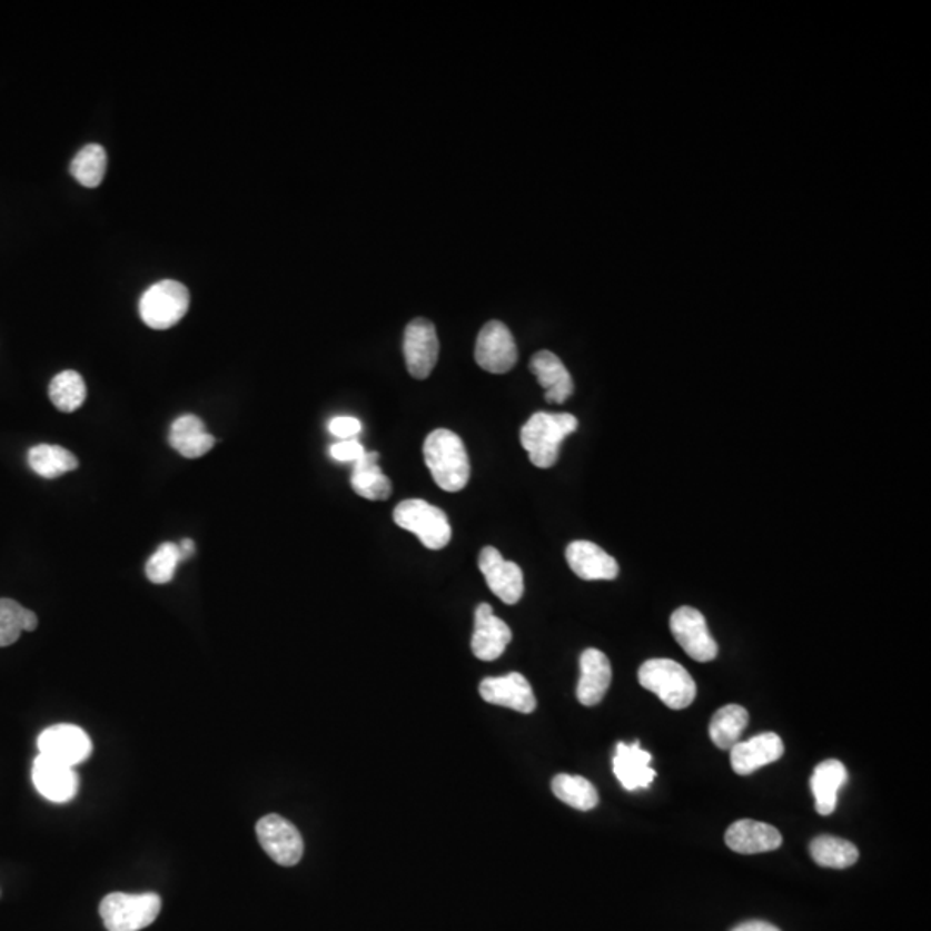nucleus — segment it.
Returning a JSON list of instances; mask_svg holds the SVG:
<instances>
[{"label":"nucleus","instance_id":"f704fd0d","mask_svg":"<svg viewBox=\"0 0 931 931\" xmlns=\"http://www.w3.org/2000/svg\"><path fill=\"white\" fill-rule=\"evenodd\" d=\"M732 931H780L773 924L764 923V921H747V923L739 924Z\"/></svg>","mask_w":931,"mask_h":931},{"label":"nucleus","instance_id":"0eeeda50","mask_svg":"<svg viewBox=\"0 0 931 931\" xmlns=\"http://www.w3.org/2000/svg\"><path fill=\"white\" fill-rule=\"evenodd\" d=\"M257 839L266 854L280 866H296L303 859L304 840L290 821L278 814H268L256 824Z\"/></svg>","mask_w":931,"mask_h":931},{"label":"nucleus","instance_id":"4468645a","mask_svg":"<svg viewBox=\"0 0 931 931\" xmlns=\"http://www.w3.org/2000/svg\"><path fill=\"white\" fill-rule=\"evenodd\" d=\"M479 695L488 704L501 705L517 713L529 714L537 710V699L533 694L532 685L519 673L483 680L479 683Z\"/></svg>","mask_w":931,"mask_h":931},{"label":"nucleus","instance_id":"423d86ee","mask_svg":"<svg viewBox=\"0 0 931 931\" xmlns=\"http://www.w3.org/2000/svg\"><path fill=\"white\" fill-rule=\"evenodd\" d=\"M190 291L180 281L153 284L140 299V318L152 330H168L187 315Z\"/></svg>","mask_w":931,"mask_h":931},{"label":"nucleus","instance_id":"f257e3e1","mask_svg":"<svg viewBox=\"0 0 931 931\" xmlns=\"http://www.w3.org/2000/svg\"><path fill=\"white\" fill-rule=\"evenodd\" d=\"M423 456L432 478L445 492H460L469 482L468 450L459 435L438 428L426 437Z\"/></svg>","mask_w":931,"mask_h":931},{"label":"nucleus","instance_id":"c9c22d12","mask_svg":"<svg viewBox=\"0 0 931 931\" xmlns=\"http://www.w3.org/2000/svg\"><path fill=\"white\" fill-rule=\"evenodd\" d=\"M178 547H180L181 559L184 561L190 559L194 556V552H196V544L190 538H184Z\"/></svg>","mask_w":931,"mask_h":931},{"label":"nucleus","instance_id":"f3484780","mask_svg":"<svg viewBox=\"0 0 931 931\" xmlns=\"http://www.w3.org/2000/svg\"><path fill=\"white\" fill-rule=\"evenodd\" d=\"M730 763L736 774H752L767 764L776 763L785 752L782 739L776 733H763L752 736L751 740L739 742L735 747L730 749Z\"/></svg>","mask_w":931,"mask_h":931},{"label":"nucleus","instance_id":"dca6fc26","mask_svg":"<svg viewBox=\"0 0 931 931\" xmlns=\"http://www.w3.org/2000/svg\"><path fill=\"white\" fill-rule=\"evenodd\" d=\"M566 561L572 572L586 582L616 580L620 575L617 561L594 542H572L566 548Z\"/></svg>","mask_w":931,"mask_h":931},{"label":"nucleus","instance_id":"9b49d317","mask_svg":"<svg viewBox=\"0 0 931 931\" xmlns=\"http://www.w3.org/2000/svg\"><path fill=\"white\" fill-rule=\"evenodd\" d=\"M92 740L77 724H55L39 736L40 754L66 766H77L92 754Z\"/></svg>","mask_w":931,"mask_h":931},{"label":"nucleus","instance_id":"5701e85b","mask_svg":"<svg viewBox=\"0 0 931 931\" xmlns=\"http://www.w3.org/2000/svg\"><path fill=\"white\" fill-rule=\"evenodd\" d=\"M848 782V770L836 759L824 761L814 770L811 790L816 799L818 813L830 816L839 802V790Z\"/></svg>","mask_w":931,"mask_h":931},{"label":"nucleus","instance_id":"ddd939ff","mask_svg":"<svg viewBox=\"0 0 931 931\" xmlns=\"http://www.w3.org/2000/svg\"><path fill=\"white\" fill-rule=\"evenodd\" d=\"M31 780L37 792L47 801L62 804L77 798V771L47 755L39 754V757H34Z\"/></svg>","mask_w":931,"mask_h":931},{"label":"nucleus","instance_id":"20e7f679","mask_svg":"<svg viewBox=\"0 0 931 931\" xmlns=\"http://www.w3.org/2000/svg\"><path fill=\"white\" fill-rule=\"evenodd\" d=\"M162 902L158 893L115 892L100 902V918L108 931H140L158 920Z\"/></svg>","mask_w":931,"mask_h":931},{"label":"nucleus","instance_id":"72a5a7b5","mask_svg":"<svg viewBox=\"0 0 931 931\" xmlns=\"http://www.w3.org/2000/svg\"><path fill=\"white\" fill-rule=\"evenodd\" d=\"M328 429L334 437L340 438V440H350V438L360 434V422L350 418V416H338V418L331 419Z\"/></svg>","mask_w":931,"mask_h":931},{"label":"nucleus","instance_id":"7ed1b4c3","mask_svg":"<svg viewBox=\"0 0 931 931\" xmlns=\"http://www.w3.org/2000/svg\"><path fill=\"white\" fill-rule=\"evenodd\" d=\"M638 682L645 690L657 695L670 710H685L697 695L694 679L676 661H645L638 670Z\"/></svg>","mask_w":931,"mask_h":931},{"label":"nucleus","instance_id":"2f4dec72","mask_svg":"<svg viewBox=\"0 0 931 931\" xmlns=\"http://www.w3.org/2000/svg\"><path fill=\"white\" fill-rule=\"evenodd\" d=\"M180 547L177 544L159 545L158 551L153 552L150 559L147 561L146 575L147 578L158 585L171 582L177 573L178 564L181 563Z\"/></svg>","mask_w":931,"mask_h":931},{"label":"nucleus","instance_id":"a211bd4d","mask_svg":"<svg viewBox=\"0 0 931 931\" xmlns=\"http://www.w3.org/2000/svg\"><path fill=\"white\" fill-rule=\"evenodd\" d=\"M580 671L582 675L576 686V697L586 707L597 705L607 694L611 680H613V670H611L607 655L597 648H586L580 657Z\"/></svg>","mask_w":931,"mask_h":931},{"label":"nucleus","instance_id":"a878e982","mask_svg":"<svg viewBox=\"0 0 931 931\" xmlns=\"http://www.w3.org/2000/svg\"><path fill=\"white\" fill-rule=\"evenodd\" d=\"M28 464L42 478L55 479L78 468V459L68 448L59 445H34L28 453Z\"/></svg>","mask_w":931,"mask_h":931},{"label":"nucleus","instance_id":"6e6552de","mask_svg":"<svg viewBox=\"0 0 931 931\" xmlns=\"http://www.w3.org/2000/svg\"><path fill=\"white\" fill-rule=\"evenodd\" d=\"M670 626L675 641L692 660L699 663L716 660L717 644L701 611L689 606L680 607L671 614Z\"/></svg>","mask_w":931,"mask_h":931},{"label":"nucleus","instance_id":"4be33fe9","mask_svg":"<svg viewBox=\"0 0 931 931\" xmlns=\"http://www.w3.org/2000/svg\"><path fill=\"white\" fill-rule=\"evenodd\" d=\"M215 444V437L207 434L202 419L194 414H185L172 422L169 445L187 459L206 456Z\"/></svg>","mask_w":931,"mask_h":931},{"label":"nucleus","instance_id":"c756f323","mask_svg":"<svg viewBox=\"0 0 931 931\" xmlns=\"http://www.w3.org/2000/svg\"><path fill=\"white\" fill-rule=\"evenodd\" d=\"M552 792L561 802L578 811H591L598 804L597 790L583 776L557 774L556 779L552 780Z\"/></svg>","mask_w":931,"mask_h":931},{"label":"nucleus","instance_id":"c85d7f7f","mask_svg":"<svg viewBox=\"0 0 931 931\" xmlns=\"http://www.w3.org/2000/svg\"><path fill=\"white\" fill-rule=\"evenodd\" d=\"M108 169V153L99 143H89L75 156L69 171L78 184L87 188H96L102 184Z\"/></svg>","mask_w":931,"mask_h":931},{"label":"nucleus","instance_id":"393cba45","mask_svg":"<svg viewBox=\"0 0 931 931\" xmlns=\"http://www.w3.org/2000/svg\"><path fill=\"white\" fill-rule=\"evenodd\" d=\"M749 713L742 705L730 704L714 713L710 724V736L716 747L730 751L740 742L747 729Z\"/></svg>","mask_w":931,"mask_h":931},{"label":"nucleus","instance_id":"cd10ccee","mask_svg":"<svg viewBox=\"0 0 931 931\" xmlns=\"http://www.w3.org/2000/svg\"><path fill=\"white\" fill-rule=\"evenodd\" d=\"M39 617L12 598H0V647H9L23 632H33Z\"/></svg>","mask_w":931,"mask_h":931},{"label":"nucleus","instance_id":"b1692460","mask_svg":"<svg viewBox=\"0 0 931 931\" xmlns=\"http://www.w3.org/2000/svg\"><path fill=\"white\" fill-rule=\"evenodd\" d=\"M379 454L368 453L354 463L353 485L354 492L368 501H387L392 495V482L379 469Z\"/></svg>","mask_w":931,"mask_h":931},{"label":"nucleus","instance_id":"473e14b6","mask_svg":"<svg viewBox=\"0 0 931 931\" xmlns=\"http://www.w3.org/2000/svg\"><path fill=\"white\" fill-rule=\"evenodd\" d=\"M365 454V447L356 438L337 442L330 447V456L338 463H357Z\"/></svg>","mask_w":931,"mask_h":931},{"label":"nucleus","instance_id":"aec40b11","mask_svg":"<svg viewBox=\"0 0 931 931\" xmlns=\"http://www.w3.org/2000/svg\"><path fill=\"white\" fill-rule=\"evenodd\" d=\"M724 840H726V845L739 854L776 851L783 842L776 828L752 820L733 823L724 835Z\"/></svg>","mask_w":931,"mask_h":931},{"label":"nucleus","instance_id":"412c9836","mask_svg":"<svg viewBox=\"0 0 931 931\" xmlns=\"http://www.w3.org/2000/svg\"><path fill=\"white\" fill-rule=\"evenodd\" d=\"M652 755L641 747L638 742L626 745L620 742L614 755L613 767L616 779L626 790L648 789L655 779V771L651 767Z\"/></svg>","mask_w":931,"mask_h":931},{"label":"nucleus","instance_id":"1a4fd4ad","mask_svg":"<svg viewBox=\"0 0 931 931\" xmlns=\"http://www.w3.org/2000/svg\"><path fill=\"white\" fill-rule=\"evenodd\" d=\"M403 350L409 375L416 379L428 378L440 350L434 323L426 318L413 319L404 331Z\"/></svg>","mask_w":931,"mask_h":931},{"label":"nucleus","instance_id":"f03ea898","mask_svg":"<svg viewBox=\"0 0 931 931\" xmlns=\"http://www.w3.org/2000/svg\"><path fill=\"white\" fill-rule=\"evenodd\" d=\"M578 429L570 413H535L519 432V440L537 468L548 469L559 459L561 444Z\"/></svg>","mask_w":931,"mask_h":931},{"label":"nucleus","instance_id":"39448f33","mask_svg":"<svg viewBox=\"0 0 931 931\" xmlns=\"http://www.w3.org/2000/svg\"><path fill=\"white\" fill-rule=\"evenodd\" d=\"M395 525L414 533L429 551H440L453 538L447 514L422 501L407 498L394 509Z\"/></svg>","mask_w":931,"mask_h":931},{"label":"nucleus","instance_id":"7c9ffc66","mask_svg":"<svg viewBox=\"0 0 931 931\" xmlns=\"http://www.w3.org/2000/svg\"><path fill=\"white\" fill-rule=\"evenodd\" d=\"M50 400L62 413H73L80 409L81 404L87 397V387H85L83 378L80 373L68 372L59 373L55 379L50 382L49 387Z\"/></svg>","mask_w":931,"mask_h":931},{"label":"nucleus","instance_id":"2eb2a0df","mask_svg":"<svg viewBox=\"0 0 931 931\" xmlns=\"http://www.w3.org/2000/svg\"><path fill=\"white\" fill-rule=\"evenodd\" d=\"M513 641V633L503 620H498L488 604H479L475 611V632L472 651L479 661H495L504 654Z\"/></svg>","mask_w":931,"mask_h":931},{"label":"nucleus","instance_id":"6ab92c4d","mask_svg":"<svg viewBox=\"0 0 931 931\" xmlns=\"http://www.w3.org/2000/svg\"><path fill=\"white\" fill-rule=\"evenodd\" d=\"M529 369L537 376L548 404H564L575 392L572 375L563 365V360L551 350L535 354L529 360Z\"/></svg>","mask_w":931,"mask_h":931},{"label":"nucleus","instance_id":"bb28decb","mask_svg":"<svg viewBox=\"0 0 931 931\" xmlns=\"http://www.w3.org/2000/svg\"><path fill=\"white\" fill-rule=\"evenodd\" d=\"M809 851H811V858L820 866L833 868V870L851 868L859 859V851L854 843L832 835L818 836L809 845Z\"/></svg>","mask_w":931,"mask_h":931},{"label":"nucleus","instance_id":"9d476101","mask_svg":"<svg viewBox=\"0 0 931 931\" xmlns=\"http://www.w3.org/2000/svg\"><path fill=\"white\" fill-rule=\"evenodd\" d=\"M475 359L479 368L494 375H504L516 366V341L504 323L488 321L483 326L476 338Z\"/></svg>","mask_w":931,"mask_h":931},{"label":"nucleus","instance_id":"f8f14e48","mask_svg":"<svg viewBox=\"0 0 931 931\" xmlns=\"http://www.w3.org/2000/svg\"><path fill=\"white\" fill-rule=\"evenodd\" d=\"M479 572L485 576L492 594L497 595L504 604H516L525 594V580L522 567L511 563L495 547H485L478 556Z\"/></svg>","mask_w":931,"mask_h":931}]
</instances>
